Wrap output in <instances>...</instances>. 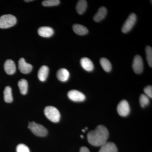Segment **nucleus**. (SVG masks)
I'll return each mask as SVG.
<instances>
[{
	"label": "nucleus",
	"instance_id": "a878e982",
	"mask_svg": "<svg viewBox=\"0 0 152 152\" xmlns=\"http://www.w3.org/2000/svg\"><path fill=\"white\" fill-rule=\"evenodd\" d=\"M144 92L148 97L152 98V87L151 86H147L144 89Z\"/></svg>",
	"mask_w": 152,
	"mask_h": 152
},
{
	"label": "nucleus",
	"instance_id": "20e7f679",
	"mask_svg": "<svg viewBox=\"0 0 152 152\" xmlns=\"http://www.w3.org/2000/svg\"><path fill=\"white\" fill-rule=\"evenodd\" d=\"M28 128L36 136L45 137L48 134V130L46 128L35 122L29 123Z\"/></svg>",
	"mask_w": 152,
	"mask_h": 152
},
{
	"label": "nucleus",
	"instance_id": "6e6552de",
	"mask_svg": "<svg viewBox=\"0 0 152 152\" xmlns=\"http://www.w3.org/2000/svg\"><path fill=\"white\" fill-rule=\"evenodd\" d=\"M68 97L75 102H83L86 99L85 95L83 93L75 90H71L68 93Z\"/></svg>",
	"mask_w": 152,
	"mask_h": 152
},
{
	"label": "nucleus",
	"instance_id": "b1692460",
	"mask_svg": "<svg viewBox=\"0 0 152 152\" xmlns=\"http://www.w3.org/2000/svg\"><path fill=\"white\" fill-rule=\"evenodd\" d=\"M60 3L59 0H45L43 1L42 4L45 7H52L58 5Z\"/></svg>",
	"mask_w": 152,
	"mask_h": 152
},
{
	"label": "nucleus",
	"instance_id": "bb28decb",
	"mask_svg": "<svg viewBox=\"0 0 152 152\" xmlns=\"http://www.w3.org/2000/svg\"><path fill=\"white\" fill-rule=\"evenodd\" d=\"M80 152H90L89 150L86 147H82L80 148Z\"/></svg>",
	"mask_w": 152,
	"mask_h": 152
},
{
	"label": "nucleus",
	"instance_id": "4be33fe9",
	"mask_svg": "<svg viewBox=\"0 0 152 152\" xmlns=\"http://www.w3.org/2000/svg\"><path fill=\"white\" fill-rule=\"evenodd\" d=\"M146 59L149 66L152 68V48L149 46H147L145 48Z\"/></svg>",
	"mask_w": 152,
	"mask_h": 152
},
{
	"label": "nucleus",
	"instance_id": "9d476101",
	"mask_svg": "<svg viewBox=\"0 0 152 152\" xmlns=\"http://www.w3.org/2000/svg\"><path fill=\"white\" fill-rule=\"evenodd\" d=\"M4 69L6 73L8 75H12L15 72L16 67L12 60L8 59L4 63Z\"/></svg>",
	"mask_w": 152,
	"mask_h": 152
},
{
	"label": "nucleus",
	"instance_id": "f257e3e1",
	"mask_svg": "<svg viewBox=\"0 0 152 152\" xmlns=\"http://www.w3.org/2000/svg\"><path fill=\"white\" fill-rule=\"evenodd\" d=\"M109 133L107 129L103 125H99L94 130L88 133V140L90 144L94 146H102L107 142Z\"/></svg>",
	"mask_w": 152,
	"mask_h": 152
},
{
	"label": "nucleus",
	"instance_id": "f3484780",
	"mask_svg": "<svg viewBox=\"0 0 152 152\" xmlns=\"http://www.w3.org/2000/svg\"><path fill=\"white\" fill-rule=\"evenodd\" d=\"M73 29L75 33L79 35H85L88 33V28L81 25H74L73 26Z\"/></svg>",
	"mask_w": 152,
	"mask_h": 152
},
{
	"label": "nucleus",
	"instance_id": "dca6fc26",
	"mask_svg": "<svg viewBox=\"0 0 152 152\" xmlns=\"http://www.w3.org/2000/svg\"><path fill=\"white\" fill-rule=\"evenodd\" d=\"M107 14V10L105 7H102L98 10L97 12L94 17L95 22H99L104 18Z\"/></svg>",
	"mask_w": 152,
	"mask_h": 152
},
{
	"label": "nucleus",
	"instance_id": "0eeeda50",
	"mask_svg": "<svg viewBox=\"0 0 152 152\" xmlns=\"http://www.w3.org/2000/svg\"><path fill=\"white\" fill-rule=\"evenodd\" d=\"M144 65L142 59L139 55H136L134 58L132 64L133 70L137 74H140L143 70Z\"/></svg>",
	"mask_w": 152,
	"mask_h": 152
},
{
	"label": "nucleus",
	"instance_id": "c85d7f7f",
	"mask_svg": "<svg viewBox=\"0 0 152 152\" xmlns=\"http://www.w3.org/2000/svg\"><path fill=\"white\" fill-rule=\"evenodd\" d=\"M80 137H81L82 138H83L84 137L83 136V135H81Z\"/></svg>",
	"mask_w": 152,
	"mask_h": 152
},
{
	"label": "nucleus",
	"instance_id": "aec40b11",
	"mask_svg": "<svg viewBox=\"0 0 152 152\" xmlns=\"http://www.w3.org/2000/svg\"><path fill=\"white\" fill-rule=\"evenodd\" d=\"M101 66L104 70L107 72H109L112 70V65L110 61L106 58H103L100 60Z\"/></svg>",
	"mask_w": 152,
	"mask_h": 152
},
{
	"label": "nucleus",
	"instance_id": "1a4fd4ad",
	"mask_svg": "<svg viewBox=\"0 0 152 152\" xmlns=\"http://www.w3.org/2000/svg\"><path fill=\"white\" fill-rule=\"evenodd\" d=\"M18 67L21 72L23 74H28L32 71L33 66L26 62L25 59L21 58L18 62Z\"/></svg>",
	"mask_w": 152,
	"mask_h": 152
},
{
	"label": "nucleus",
	"instance_id": "412c9836",
	"mask_svg": "<svg viewBox=\"0 0 152 152\" xmlns=\"http://www.w3.org/2000/svg\"><path fill=\"white\" fill-rule=\"evenodd\" d=\"M18 85L21 94L23 95L26 94L27 93L28 88V83L26 80L21 79L19 81Z\"/></svg>",
	"mask_w": 152,
	"mask_h": 152
},
{
	"label": "nucleus",
	"instance_id": "cd10ccee",
	"mask_svg": "<svg viewBox=\"0 0 152 152\" xmlns=\"http://www.w3.org/2000/svg\"><path fill=\"white\" fill-rule=\"evenodd\" d=\"M32 0H27V1H25V2H29V1H32Z\"/></svg>",
	"mask_w": 152,
	"mask_h": 152
},
{
	"label": "nucleus",
	"instance_id": "5701e85b",
	"mask_svg": "<svg viewBox=\"0 0 152 152\" xmlns=\"http://www.w3.org/2000/svg\"><path fill=\"white\" fill-rule=\"evenodd\" d=\"M140 102L142 107H145L149 104V98L147 95L142 94L140 96Z\"/></svg>",
	"mask_w": 152,
	"mask_h": 152
},
{
	"label": "nucleus",
	"instance_id": "6ab92c4d",
	"mask_svg": "<svg viewBox=\"0 0 152 152\" xmlns=\"http://www.w3.org/2000/svg\"><path fill=\"white\" fill-rule=\"evenodd\" d=\"M4 99L7 103H11L13 101L12 89L10 86H7L5 88L4 92Z\"/></svg>",
	"mask_w": 152,
	"mask_h": 152
},
{
	"label": "nucleus",
	"instance_id": "c756f323",
	"mask_svg": "<svg viewBox=\"0 0 152 152\" xmlns=\"http://www.w3.org/2000/svg\"><path fill=\"white\" fill-rule=\"evenodd\" d=\"M82 131H83V132H85V130H82Z\"/></svg>",
	"mask_w": 152,
	"mask_h": 152
},
{
	"label": "nucleus",
	"instance_id": "4468645a",
	"mask_svg": "<svg viewBox=\"0 0 152 152\" xmlns=\"http://www.w3.org/2000/svg\"><path fill=\"white\" fill-rule=\"evenodd\" d=\"M69 76L70 74L69 71L64 68L60 69L57 72V78L61 82H66L69 80Z\"/></svg>",
	"mask_w": 152,
	"mask_h": 152
},
{
	"label": "nucleus",
	"instance_id": "f8f14e48",
	"mask_svg": "<svg viewBox=\"0 0 152 152\" xmlns=\"http://www.w3.org/2000/svg\"><path fill=\"white\" fill-rule=\"evenodd\" d=\"M54 32L53 29L50 27H42L38 30L39 35L43 37H50L53 35Z\"/></svg>",
	"mask_w": 152,
	"mask_h": 152
},
{
	"label": "nucleus",
	"instance_id": "ddd939ff",
	"mask_svg": "<svg viewBox=\"0 0 152 152\" xmlns=\"http://www.w3.org/2000/svg\"><path fill=\"white\" fill-rule=\"evenodd\" d=\"M80 64L82 67L85 70L88 72H91L94 70V64L92 61L88 58H82L80 60Z\"/></svg>",
	"mask_w": 152,
	"mask_h": 152
},
{
	"label": "nucleus",
	"instance_id": "393cba45",
	"mask_svg": "<svg viewBox=\"0 0 152 152\" xmlns=\"http://www.w3.org/2000/svg\"><path fill=\"white\" fill-rule=\"evenodd\" d=\"M16 151L17 152H30L29 148L23 144H19L17 146Z\"/></svg>",
	"mask_w": 152,
	"mask_h": 152
},
{
	"label": "nucleus",
	"instance_id": "f03ea898",
	"mask_svg": "<svg viewBox=\"0 0 152 152\" xmlns=\"http://www.w3.org/2000/svg\"><path fill=\"white\" fill-rule=\"evenodd\" d=\"M45 114L47 118L54 123L59 121L61 115L58 110L53 106L46 107L44 110Z\"/></svg>",
	"mask_w": 152,
	"mask_h": 152
},
{
	"label": "nucleus",
	"instance_id": "39448f33",
	"mask_svg": "<svg viewBox=\"0 0 152 152\" xmlns=\"http://www.w3.org/2000/svg\"><path fill=\"white\" fill-rule=\"evenodd\" d=\"M136 21H137V16L135 14H131L123 25L122 28V31L124 33L129 32L134 26Z\"/></svg>",
	"mask_w": 152,
	"mask_h": 152
},
{
	"label": "nucleus",
	"instance_id": "423d86ee",
	"mask_svg": "<svg viewBox=\"0 0 152 152\" xmlns=\"http://www.w3.org/2000/svg\"><path fill=\"white\" fill-rule=\"evenodd\" d=\"M117 111L121 116L126 117L130 112V107L127 101L123 100L118 104Z\"/></svg>",
	"mask_w": 152,
	"mask_h": 152
},
{
	"label": "nucleus",
	"instance_id": "7ed1b4c3",
	"mask_svg": "<svg viewBox=\"0 0 152 152\" xmlns=\"http://www.w3.org/2000/svg\"><path fill=\"white\" fill-rule=\"evenodd\" d=\"M17 23L16 17L12 15H3L0 17V28H7L15 26Z\"/></svg>",
	"mask_w": 152,
	"mask_h": 152
},
{
	"label": "nucleus",
	"instance_id": "2eb2a0df",
	"mask_svg": "<svg viewBox=\"0 0 152 152\" xmlns=\"http://www.w3.org/2000/svg\"><path fill=\"white\" fill-rule=\"evenodd\" d=\"M49 68L47 66H42L39 70L38 77L41 81L44 82L46 80L49 74Z\"/></svg>",
	"mask_w": 152,
	"mask_h": 152
},
{
	"label": "nucleus",
	"instance_id": "9b49d317",
	"mask_svg": "<svg viewBox=\"0 0 152 152\" xmlns=\"http://www.w3.org/2000/svg\"><path fill=\"white\" fill-rule=\"evenodd\" d=\"M99 152H118V148L114 143L107 142L101 146Z\"/></svg>",
	"mask_w": 152,
	"mask_h": 152
},
{
	"label": "nucleus",
	"instance_id": "a211bd4d",
	"mask_svg": "<svg viewBox=\"0 0 152 152\" xmlns=\"http://www.w3.org/2000/svg\"><path fill=\"white\" fill-rule=\"evenodd\" d=\"M87 7V2L85 0H80L77 3L76 10L78 13L82 15L85 12Z\"/></svg>",
	"mask_w": 152,
	"mask_h": 152
}]
</instances>
